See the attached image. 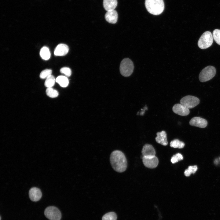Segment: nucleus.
<instances>
[{
	"instance_id": "9",
	"label": "nucleus",
	"mask_w": 220,
	"mask_h": 220,
	"mask_svg": "<svg viewBox=\"0 0 220 220\" xmlns=\"http://www.w3.org/2000/svg\"><path fill=\"white\" fill-rule=\"evenodd\" d=\"M189 123L192 126L204 128L207 126V122L204 119L199 117H194L191 119Z\"/></svg>"
},
{
	"instance_id": "18",
	"label": "nucleus",
	"mask_w": 220,
	"mask_h": 220,
	"mask_svg": "<svg viewBox=\"0 0 220 220\" xmlns=\"http://www.w3.org/2000/svg\"><path fill=\"white\" fill-rule=\"evenodd\" d=\"M40 55L42 59L47 60L50 57V53L49 48L46 46L42 47L40 52Z\"/></svg>"
},
{
	"instance_id": "22",
	"label": "nucleus",
	"mask_w": 220,
	"mask_h": 220,
	"mask_svg": "<svg viewBox=\"0 0 220 220\" xmlns=\"http://www.w3.org/2000/svg\"><path fill=\"white\" fill-rule=\"evenodd\" d=\"M197 169V167L196 165L189 166L188 169L185 170L184 172V174L186 176H189L192 173H195Z\"/></svg>"
},
{
	"instance_id": "11",
	"label": "nucleus",
	"mask_w": 220,
	"mask_h": 220,
	"mask_svg": "<svg viewBox=\"0 0 220 220\" xmlns=\"http://www.w3.org/2000/svg\"><path fill=\"white\" fill-rule=\"evenodd\" d=\"M29 195L31 200L35 202L39 200L42 196L40 190L36 187L31 188L29 191Z\"/></svg>"
},
{
	"instance_id": "25",
	"label": "nucleus",
	"mask_w": 220,
	"mask_h": 220,
	"mask_svg": "<svg viewBox=\"0 0 220 220\" xmlns=\"http://www.w3.org/2000/svg\"><path fill=\"white\" fill-rule=\"evenodd\" d=\"M52 70L50 69H46L42 71L40 73V77L42 79H46L51 75Z\"/></svg>"
},
{
	"instance_id": "2",
	"label": "nucleus",
	"mask_w": 220,
	"mask_h": 220,
	"mask_svg": "<svg viewBox=\"0 0 220 220\" xmlns=\"http://www.w3.org/2000/svg\"><path fill=\"white\" fill-rule=\"evenodd\" d=\"M145 5L147 11L154 15L161 14L164 9L163 0H145Z\"/></svg>"
},
{
	"instance_id": "7",
	"label": "nucleus",
	"mask_w": 220,
	"mask_h": 220,
	"mask_svg": "<svg viewBox=\"0 0 220 220\" xmlns=\"http://www.w3.org/2000/svg\"><path fill=\"white\" fill-rule=\"evenodd\" d=\"M44 214L46 217L50 220H60L61 217L60 210L54 206L47 207L45 210Z\"/></svg>"
},
{
	"instance_id": "16",
	"label": "nucleus",
	"mask_w": 220,
	"mask_h": 220,
	"mask_svg": "<svg viewBox=\"0 0 220 220\" xmlns=\"http://www.w3.org/2000/svg\"><path fill=\"white\" fill-rule=\"evenodd\" d=\"M117 5V0H103V6L107 11L114 10Z\"/></svg>"
},
{
	"instance_id": "3",
	"label": "nucleus",
	"mask_w": 220,
	"mask_h": 220,
	"mask_svg": "<svg viewBox=\"0 0 220 220\" xmlns=\"http://www.w3.org/2000/svg\"><path fill=\"white\" fill-rule=\"evenodd\" d=\"M213 42V37L211 33L209 31L204 33L200 37L198 45L201 49H206L210 47Z\"/></svg>"
},
{
	"instance_id": "20",
	"label": "nucleus",
	"mask_w": 220,
	"mask_h": 220,
	"mask_svg": "<svg viewBox=\"0 0 220 220\" xmlns=\"http://www.w3.org/2000/svg\"><path fill=\"white\" fill-rule=\"evenodd\" d=\"M170 146L171 147L175 148H182L184 147L185 144L178 139H175L170 142Z\"/></svg>"
},
{
	"instance_id": "26",
	"label": "nucleus",
	"mask_w": 220,
	"mask_h": 220,
	"mask_svg": "<svg viewBox=\"0 0 220 220\" xmlns=\"http://www.w3.org/2000/svg\"><path fill=\"white\" fill-rule=\"evenodd\" d=\"M183 159L182 155L180 153H178L172 156L171 159V162L172 163H174Z\"/></svg>"
},
{
	"instance_id": "27",
	"label": "nucleus",
	"mask_w": 220,
	"mask_h": 220,
	"mask_svg": "<svg viewBox=\"0 0 220 220\" xmlns=\"http://www.w3.org/2000/svg\"><path fill=\"white\" fill-rule=\"evenodd\" d=\"M61 73L64 74L66 76L69 77L72 74L70 69L68 67H64L61 68L60 70Z\"/></svg>"
},
{
	"instance_id": "8",
	"label": "nucleus",
	"mask_w": 220,
	"mask_h": 220,
	"mask_svg": "<svg viewBox=\"0 0 220 220\" xmlns=\"http://www.w3.org/2000/svg\"><path fill=\"white\" fill-rule=\"evenodd\" d=\"M144 165L146 167L152 169L156 168L158 165L159 160L155 156H143L142 157Z\"/></svg>"
},
{
	"instance_id": "23",
	"label": "nucleus",
	"mask_w": 220,
	"mask_h": 220,
	"mask_svg": "<svg viewBox=\"0 0 220 220\" xmlns=\"http://www.w3.org/2000/svg\"><path fill=\"white\" fill-rule=\"evenodd\" d=\"M117 216L114 212H110L105 215L102 218V220H116Z\"/></svg>"
},
{
	"instance_id": "12",
	"label": "nucleus",
	"mask_w": 220,
	"mask_h": 220,
	"mask_svg": "<svg viewBox=\"0 0 220 220\" xmlns=\"http://www.w3.org/2000/svg\"><path fill=\"white\" fill-rule=\"evenodd\" d=\"M69 48L68 46L64 44H58L55 48L54 54L57 56H64L68 52Z\"/></svg>"
},
{
	"instance_id": "1",
	"label": "nucleus",
	"mask_w": 220,
	"mask_h": 220,
	"mask_svg": "<svg viewBox=\"0 0 220 220\" xmlns=\"http://www.w3.org/2000/svg\"><path fill=\"white\" fill-rule=\"evenodd\" d=\"M110 161L113 169L116 171L122 173L127 167V161L123 152L119 150L113 151L111 154Z\"/></svg>"
},
{
	"instance_id": "6",
	"label": "nucleus",
	"mask_w": 220,
	"mask_h": 220,
	"mask_svg": "<svg viewBox=\"0 0 220 220\" xmlns=\"http://www.w3.org/2000/svg\"><path fill=\"white\" fill-rule=\"evenodd\" d=\"M199 99L196 97L187 95L182 97L180 101L181 104L189 108H193L200 103Z\"/></svg>"
},
{
	"instance_id": "17",
	"label": "nucleus",
	"mask_w": 220,
	"mask_h": 220,
	"mask_svg": "<svg viewBox=\"0 0 220 220\" xmlns=\"http://www.w3.org/2000/svg\"><path fill=\"white\" fill-rule=\"evenodd\" d=\"M56 82L63 87H66L68 85L69 80L66 76L60 75L56 79Z\"/></svg>"
},
{
	"instance_id": "10",
	"label": "nucleus",
	"mask_w": 220,
	"mask_h": 220,
	"mask_svg": "<svg viewBox=\"0 0 220 220\" xmlns=\"http://www.w3.org/2000/svg\"><path fill=\"white\" fill-rule=\"evenodd\" d=\"M172 110L174 113L181 116H187L190 112L188 108L181 104L174 105L173 107Z\"/></svg>"
},
{
	"instance_id": "13",
	"label": "nucleus",
	"mask_w": 220,
	"mask_h": 220,
	"mask_svg": "<svg viewBox=\"0 0 220 220\" xmlns=\"http://www.w3.org/2000/svg\"><path fill=\"white\" fill-rule=\"evenodd\" d=\"M118 17L117 13L115 10L107 11L105 15L106 20L111 24L116 23L117 21Z\"/></svg>"
},
{
	"instance_id": "15",
	"label": "nucleus",
	"mask_w": 220,
	"mask_h": 220,
	"mask_svg": "<svg viewBox=\"0 0 220 220\" xmlns=\"http://www.w3.org/2000/svg\"><path fill=\"white\" fill-rule=\"evenodd\" d=\"M157 136L155 138L157 142L164 146L168 144L167 138V134L166 132L163 130L156 133Z\"/></svg>"
},
{
	"instance_id": "5",
	"label": "nucleus",
	"mask_w": 220,
	"mask_h": 220,
	"mask_svg": "<svg viewBox=\"0 0 220 220\" xmlns=\"http://www.w3.org/2000/svg\"><path fill=\"white\" fill-rule=\"evenodd\" d=\"M216 73V69L214 67L207 66L204 68L200 73L199 80L202 82L208 81L214 77Z\"/></svg>"
},
{
	"instance_id": "19",
	"label": "nucleus",
	"mask_w": 220,
	"mask_h": 220,
	"mask_svg": "<svg viewBox=\"0 0 220 220\" xmlns=\"http://www.w3.org/2000/svg\"><path fill=\"white\" fill-rule=\"evenodd\" d=\"M55 82V77L51 75L46 79L44 85L47 88L52 87L54 85Z\"/></svg>"
},
{
	"instance_id": "24",
	"label": "nucleus",
	"mask_w": 220,
	"mask_h": 220,
	"mask_svg": "<svg viewBox=\"0 0 220 220\" xmlns=\"http://www.w3.org/2000/svg\"><path fill=\"white\" fill-rule=\"evenodd\" d=\"M212 36L215 42L218 44L220 45V30H214L213 32Z\"/></svg>"
},
{
	"instance_id": "21",
	"label": "nucleus",
	"mask_w": 220,
	"mask_h": 220,
	"mask_svg": "<svg viewBox=\"0 0 220 220\" xmlns=\"http://www.w3.org/2000/svg\"><path fill=\"white\" fill-rule=\"evenodd\" d=\"M46 94L48 96L51 98L56 97L59 95L58 92L52 87L47 88Z\"/></svg>"
},
{
	"instance_id": "4",
	"label": "nucleus",
	"mask_w": 220,
	"mask_h": 220,
	"mask_svg": "<svg viewBox=\"0 0 220 220\" xmlns=\"http://www.w3.org/2000/svg\"><path fill=\"white\" fill-rule=\"evenodd\" d=\"M134 68V64L132 61L129 58H125L121 63L120 71L122 75L128 77L132 73Z\"/></svg>"
},
{
	"instance_id": "14",
	"label": "nucleus",
	"mask_w": 220,
	"mask_h": 220,
	"mask_svg": "<svg viewBox=\"0 0 220 220\" xmlns=\"http://www.w3.org/2000/svg\"><path fill=\"white\" fill-rule=\"evenodd\" d=\"M141 153L142 157L143 156H155L156 154V151L151 145L146 144L143 147Z\"/></svg>"
}]
</instances>
